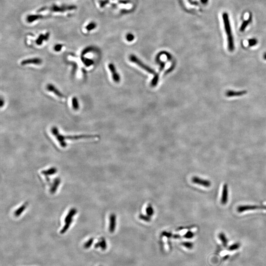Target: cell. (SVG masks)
Wrapping results in <instances>:
<instances>
[{
  "label": "cell",
  "instance_id": "cell-21",
  "mask_svg": "<svg viewBox=\"0 0 266 266\" xmlns=\"http://www.w3.org/2000/svg\"><path fill=\"white\" fill-rule=\"evenodd\" d=\"M57 172V169L55 168H52L46 171H44L42 172V174L44 175H51L54 174Z\"/></svg>",
  "mask_w": 266,
  "mask_h": 266
},
{
  "label": "cell",
  "instance_id": "cell-8",
  "mask_svg": "<svg viewBox=\"0 0 266 266\" xmlns=\"http://www.w3.org/2000/svg\"><path fill=\"white\" fill-rule=\"evenodd\" d=\"M109 69L111 72L113 80L115 82H119L120 81V76L117 72L115 65L113 64H109Z\"/></svg>",
  "mask_w": 266,
  "mask_h": 266
},
{
  "label": "cell",
  "instance_id": "cell-11",
  "mask_svg": "<svg viewBox=\"0 0 266 266\" xmlns=\"http://www.w3.org/2000/svg\"><path fill=\"white\" fill-rule=\"evenodd\" d=\"M46 89H47L49 91L52 92V93H53L54 94H55L57 96H58V97H59L60 98L64 99V98H66L65 96L64 95V94H63L61 92H60L52 84H48V86L46 87Z\"/></svg>",
  "mask_w": 266,
  "mask_h": 266
},
{
  "label": "cell",
  "instance_id": "cell-19",
  "mask_svg": "<svg viewBox=\"0 0 266 266\" xmlns=\"http://www.w3.org/2000/svg\"><path fill=\"white\" fill-rule=\"evenodd\" d=\"M27 206V203H25V204H23L22 206H21V208H19L16 211L14 212V215L16 216H18L19 215H20L22 212L25 210Z\"/></svg>",
  "mask_w": 266,
  "mask_h": 266
},
{
  "label": "cell",
  "instance_id": "cell-14",
  "mask_svg": "<svg viewBox=\"0 0 266 266\" xmlns=\"http://www.w3.org/2000/svg\"><path fill=\"white\" fill-rule=\"evenodd\" d=\"M50 33H46L45 34V35H43V34H41L39 36V37L37 39V40L36 41V44L38 46H41L42 45V44L43 42L44 41H48V40L50 38Z\"/></svg>",
  "mask_w": 266,
  "mask_h": 266
},
{
  "label": "cell",
  "instance_id": "cell-30",
  "mask_svg": "<svg viewBox=\"0 0 266 266\" xmlns=\"http://www.w3.org/2000/svg\"><path fill=\"white\" fill-rule=\"evenodd\" d=\"M182 245L184 247H186L187 249H191L193 247V243H190V242H184V243H182Z\"/></svg>",
  "mask_w": 266,
  "mask_h": 266
},
{
  "label": "cell",
  "instance_id": "cell-9",
  "mask_svg": "<svg viewBox=\"0 0 266 266\" xmlns=\"http://www.w3.org/2000/svg\"><path fill=\"white\" fill-rule=\"evenodd\" d=\"M42 63V60L39 58H34L28 59L23 60L21 62V65L22 66L29 65V64H35V65H40Z\"/></svg>",
  "mask_w": 266,
  "mask_h": 266
},
{
  "label": "cell",
  "instance_id": "cell-35",
  "mask_svg": "<svg viewBox=\"0 0 266 266\" xmlns=\"http://www.w3.org/2000/svg\"><path fill=\"white\" fill-rule=\"evenodd\" d=\"M194 233H192L191 232H188L184 236V238H187V239H191V238L194 237Z\"/></svg>",
  "mask_w": 266,
  "mask_h": 266
},
{
  "label": "cell",
  "instance_id": "cell-27",
  "mask_svg": "<svg viewBox=\"0 0 266 266\" xmlns=\"http://www.w3.org/2000/svg\"><path fill=\"white\" fill-rule=\"evenodd\" d=\"M94 239L93 238H91L89 240H88V241L86 242L85 243H84V247L85 249H87L88 248H89L91 246L92 243H93Z\"/></svg>",
  "mask_w": 266,
  "mask_h": 266
},
{
  "label": "cell",
  "instance_id": "cell-24",
  "mask_svg": "<svg viewBox=\"0 0 266 266\" xmlns=\"http://www.w3.org/2000/svg\"><path fill=\"white\" fill-rule=\"evenodd\" d=\"M146 213L149 216H151L154 214V210L151 204H149L146 209Z\"/></svg>",
  "mask_w": 266,
  "mask_h": 266
},
{
  "label": "cell",
  "instance_id": "cell-4",
  "mask_svg": "<svg viewBox=\"0 0 266 266\" xmlns=\"http://www.w3.org/2000/svg\"><path fill=\"white\" fill-rule=\"evenodd\" d=\"M76 213V210L74 208H72V210H70L68 214L67 215V216L65 219V225L63 228V229L60 231L61 234H64L68 230L69 227L70 226V224L72 223V217L74 216Z\"/></svg>",
  "mask_w": 266,
  "mask_h": 266
},
{
  "label": "cell",
  "instance_id": "cell-17",
  "mask_svg": "<svg viewBox=\"0 0 266 266\" xmlns=\"http://www.w3.org/2000/svg\"><path fill=\"white\" fill-rule=\"evenodd\" d=\"M246 91H228L226 93V95L228 97H235V96H239L243 95L246 93Z\"/></svg>",
  "mask_w": 266,
  "mask_h": 266
},
{
  "label": "cell",
  "instance_id": "cell-5",
  "mask_svg": "<svg viewBox=\"0 0 266 266\" xmlns=\"http://www.w3.org/2000/svg\"><path fill=\"white\" fill-rule=\"evenodd\" d=\"M51 132L52 133L53 135L56 137L57 139L59 141V143H60V145L62 147L65 148L67 146V143L65 141V138L64 136H63L62 135L59 133L58 130L57 128L56 127H53L51 129Z\"/></svg>",
  "mask_w": 266,
  "mask_h": 266
},
{
  "label": "cell",
  "instance_id": "cell-13",
  "mask_svg": "<svg viewBox=\"0 0 266 266\" xmlns=\"http://www.w3.org/2000/svg\"><path fill=\"white\" fill-rule=\"evenodd\" d=\"M228 186L226 184H225L223 188L222 191V198L221 200V202L222 204H227L228 202Z\"/></svg>",
  "mask_w": 266,
  "mask_h": 266
},
{
  "label": "cell",
  "instance_id": "cell-28",
  "mask_svg": "<svg viewBox=\"0 0 266 266\" xmlns=\"http://www.w3.org/2000/svg\"><path fill=\"white\" fill-rule=\"evenodd\" d=\"M248 42H249V46H253L257 44L258 41L257 39L253 38V39H249Z\"/></svg>",
  "mask_w": 266,
  "mask_h": 266
},
{
  "label": "cell",
  "instance_id": "cell-10",
  "mask_svg": "<svg viewBox=\"0 0 266 266\" xmlns=\"http://www.w3.org/2000/svg\"><path fill=\"white\" fill-rule=\"evenodd\" d=\"M98 136L95 135H76V136H64L65 139H72V140H77V139H91L98 137Z\"/></svg>",
  "mask_w": 266,
  "mask_h": 266
},
{
  "label": "cell",
  "instance_id": "cell-7",
  "mask_svg": "<svg viewBox=\"0 0 266 266\" xmlns=\"http://www.w3.org/2000/svg\"><path fill=\"white\" fill-rule=\"evenodd\" d=\"M261 208H266L265 206H239L237 208V210L239 212H245L247 210H258Z\"/></svg>",
  "mask_w": 266,
  "mask_h": 266
},
{
  "label": "cell",
  "instance_id": "cell-18",
  "mask_svg": "<svg viewBox=\"0 0 266 266\" xmlns=\"http://www.w3.org/2000/svg\"><path fill=\"white\" fill-rule=\"evenodd\" d=\"M251 20H252V17H251V16H250V17H249V18H248L247 20L244 21L243 23H242L241 26L240 27V31L241 32H243V31L245 30V29L247 28V26L251 23Z\"/></svg>",
  "mask_w": 266,
  "mask_h": 266
},
{
  "label": "cell",
  "instance_id": "cell-41",
  "mask_svg": "<svg viewBox=\"0 0 266 266\" xmlns=\"http://www.w3.org/2000/svg\"><path fill=\"white\" fill-rule=\"evenodd\" d=\"M263 58L265 60H266V53H265L264 55H263Z\"/></svg>",
  "mask_w": 266,
  "mask_h": 266
},
{
  "label": "cell",
  "instance_id": "cell-37",
  "mask_svg": "<svg viewBox=\"0 0 266 266\" xmlns=\"http://www.w3.org/2000/svg\"><path fill=\"white\" fill-rule=\"evenodd\" d=\"M163 235H164L165 236L167 237L168 238H170L171 236H172V234H171V233L164 232V233H163Z\"/></svg>",
  "mask_w": 266,
  "mask_h": 266
},
{
  "label": "cell",
  "instance_id": "cell-34",
  "mask_svg": "<svg viewBox=\"0 0 266 266\" xmlns=\"http://www.w3.org/2000/svg\"><path fill=\"white\" fill-rule=\"evenodd\" d=\"M62 47H63L62 44H56V46H55L54 50L55 51H56V52H59V51H60L61 50H62Z\"/></svg>",
  "mask_w": 266,
  "mask_h": 266
},
{
  "label": "cell",
  "instance_id": "cell-25",
  "mask_svg": "<svg viewBox=\"0 0 266 266\" xmlns=\"http://www.w3.org/2000/svg\"><path fill=\"white\" fill-rule=\"evenodd\" d=\"M97 26V25L96 24L95 22H91V23L88 24V25H87L86 26V29L87 31H91V30H93L94 29L96 28V27Z\"/></svg>",
  "mask_w": 266,
  "mask_h": 266
},
{
  "label": "cell",
  "instance_id": "cell-31",
  "mask_svg": "<svg viewBox=\"0 0 266 266\" xmlns=\"http://www.w3.org/2000/svg\"><path fill=\"white\" fill-rule=\"evenodd\" d=\"M109 3V0H101L99 1L100 5L101 7H104Z\"/></svg>",
  "mask_w": 266,
  "mask_h": 266
},
{
  "label": "cell",
  "instance_id": "cell-26",
  "mask_svg": "<svg viewBox=\"0 0 266 266\" xmlns=\"http://www.w3.org/2000/svg\"><path fill=\"white\" fill-rule=\"evenodd\" d=\"M82 61H83L85 65L86 66H90L92 65L94 63L93 60L85 58L84 57H83V58H82Z\"/></svg>",
  "mask_w": 266,
  "mask_h": 266
},
{
  "label": "cell",
  "instance_id": "cell-33",
  "mask_svg": "<svg viewBox=\"0 0 266 266\" xmlns=\"http://www.w3.org/2000/svg\"><path fill=\"white\" fill-rule=\"evenodd\" d=\"M126 39H127V41L129 42H132L135 39V37L132 34H127V36H126Z\"/></svg>",
  "mask_w": 266,
  "mask_h": 266
},
{
  "label": "cell",
  "instance_id": "cell-12",
  "mask_svg": "<svg viewBox=\"0 0 266 266\" xmlns=\"http://www.w3.org/2000/svg\"><path fill=\"white\" fill-rule=\"evenodd\" d=\"M116 215L115 214H111L109 217V231L111 233L114 232L116 227Z\"/></svg>",
  "mask_w": 266,
  "mask_h": 266
},
{
  "label": "cell",
  "instance_id": "cell-23",
  "mask_svg": "<svg viewBox=\"0 0 266 266\" xmlns=\"http://www.w3.org/2000/svg\"><path fill=\"white\" fill-rule=\"evenodd\" d=\"M72 108L74 110H78L79 109V104L76 97H74L72 98Z\"/></svg>",
  "mask_w": 266,
  "mask_h": 266
},
{
  "label": "cell",
  "instance_id": "cell-16",
  "mask_svg": "<svg viewBox=\"0 0 266 266\" xmlns=\"http://www.w3.org/2000/svg\"><path fill=\"white\" fill-rule=\"evenodd\" d=\"M95 247L96 249L100 247L102 249V250H106L107 247L106 240H105L104 238H101L100 241H98L97 243H96Z\"/></svg>",
  "mask_w": 266,
  "mask_h": 266
},
{
  "label": "cell",
  "instance_id": "cell-2",
  "mask_svg": "<svg viewBox=\"0 0 266 266\" xmlns=\"http://www.w3.org/2000/svg\"><path fill=\"white\" fill-rule=\"evenodd\" d=\"M129 58H130V60L131 62L136 64L137 65L139 66V67H141V68L143 69L144 70L146 71L147 72L153 74L154 77L151 81V85L153 86H155L157 84V83L158 82L159 74L155 72L153 69H151L149 67H148V66L146 65L143 62H141L139 59L137 58V57L136 56L134 55H130Z\"/></svg>",
  "mask_w": 266,
  "mask_h": 266
},
{
  "label": "cell",
  "instance_id": "cell-3",
  "mask_svg": "<svg viewBox=\"0 0 266 266\" xmlns=\"http://www.w3.org/2000/svg\"><path fill=\"white\" fill-rule=\"evenodd\" d=\"M77 7L76 5H62L58 6L57 5H52L51 7H42L39 9L37 11L38 13L42 12L46 10L53 11V12H61L63 13L66 11H72L76 9Z\"/></svg>",
  "mask_w": 266,
  "mask_h": 266
},
{
  "label": "cell",
  "instance_id": "cell-39",
  "mask_svg": "<svg viewBox=\"0 0 266 266\" xmlns=\"http://www.w3.org/2000/svg\"><path fill=\"white\" fill-rule=\"evenodd\" d=\"M1 107H3V105H4V101H3V99H1Z\"/></svg>",
  "mask_w": 266,
  "mask_h": 266
},
{
  "label": "cell",
  "instance_id": "cell-36",
  "mask_svg": "<svg viewBox=\"0 0 266 266\" xmlns=\"http://www.w3.org/2000/svg\"><path fill=\"white\" fill-rule=\"evenodd\" d=\"M92 50H93V48H92V47H88V48H86L84 49V50L82 51V55H84L85 54H86V53H88V52H91V51H92Z\"/></svg>",
  "mask_w": 266,
  "mask_h": 266
},
{
  "label": "cell",
  "instance_id": "cell-1",
  "mask_svg": "<svg viewBox=\"0 0 266 266\" xmlns=\"http://www.w3.org/2000/svg\"><path fill=\"white\" fill-rule=\"evenodd\" d=\"M222 18L224 23V28L227 36L228 47L230 51H233L235 49L234 41L232 33L231 24L229 15L227 13H224L222 14Z\"/></svg>",
  "mask_w": 266,
  "mask_h": 266
},
{
  "label": "cell",
  "instance_id": "cell-29",
  "mask_svg": "<svg viewBox=\"0 0 266 266\" xmlns=\"http://www.w3.org/2000/svg\"><path fill=\"white\" fill-rule=\"evenodd\" d=\"M240 247V245L239 243H235L229 247L228 249L230 251H234V250H237L239 249Z\"/></svg>",
  "mask_w": 266,
  "mask_h": 266
},
{
  "label": "cell",
  "instance_id": "cell-15",
  "mask_svg": "<svg viewBox=\"0 0 266 266\" xmlns=\"http://www.w3.org/2000/svg\"><path fill=\"white\" fill-rule=\"evenodd\" d=\"M44 17V16L41 14H33L29 15L26 18L27 21L29 23H32L38 19H40Z\"/></svg>",
  "mask_w": 266,
  "mask_h": 266
},
{
  "label": "cell",
  "instance_id": "cell-38",
  "mask_svg": "<svg viewBox=\"0 0 266 266\" xmlns=\"http://www.w3.org/2000/svg\"><path fill=\"white\" fill-rule=\"evenodd\" d=\"M201 1L203 4H206L208 2V0H201Z\"/></svg>",
  "mask_w": 266,
  "mask_h": 266
},
{
  "label": "cell",
  "instance_id": "cell-32",
  "mask_svg": "<svg viewBox=\"0 0 266 266\" xmlns=\"http://www.w3.org/2000/svg\"><path fill=\"white\" fill-rule=\"evenodd\" d=\"M139 218H140V219H141V220H144L145 221H146V222H149L150 220L149 217L142 215V214L139 215Z\"/></svg>",
  "mask_w": 266,
  "mask_h": 266
},
{
  "label": "cell",
  "instance_id": "cell-40",
  "mask_svg": "<svg viewBox=\"0 0 266 266\" xmlns=\"http://www.w3.org/2000/svg\"><path fill=\"white\" fill-rule=\"evenodd\" d=\"M120 3H126L127 4L128 3V2H127V1H120Z\"/></svg>",
  "mask_w": 266,
  "mask_h": 266
},
{
  "label": "cell",
  "instance_id": "cell-6",
  "mask_svg": "<svg viewBox=\"0 0 266 266\" xmlns=\"http://www.w3.org/2000/svg\"><path fill=\"white\" fill-rule=\"evenodd\" d=\"M192 182L195 184H197L205 187H209L211 185V182L210 181L203 180L197 176H194L192 178Z\"/></svg>",
  "mask_w": 266,
  "mask_h": 266
},
{
  "label": "cell",
  "instance_id": "cell-22",
  "mask_svg": "<svg viewBox=\"0 0 266 266\" xmlns=\"http://www.w3.org/2000/svg\"><path fill=\"white\" fill-rule=\"evenodd\" d=\"M60 179L57 178V179L55 180V181L54 182V184H53V186H52V188H51V193H54V192L56 191V190H57V188L58 186V185L60 184Z\"/></svg>",
  "mask_w": 266,
  "mask_h": 266
},
{
  "label": "cell",
  "instance_id": "cell-20",
  "mask_svg": "<svg viewBox=\"0 0 266 266\" xmlns=\"http://www.w3.org/2000/svg\"><path fill=\"white\" fill-rule=\"evenodd\" d=\"M219 238L221 240V241H222L223 245H224L225 247H227L228 240L227 238H226L225 235L223 233H220L219 235Z\"/></svg>",
  "mask_w": 266,
  "mask_h": 266
}]
</instances>
